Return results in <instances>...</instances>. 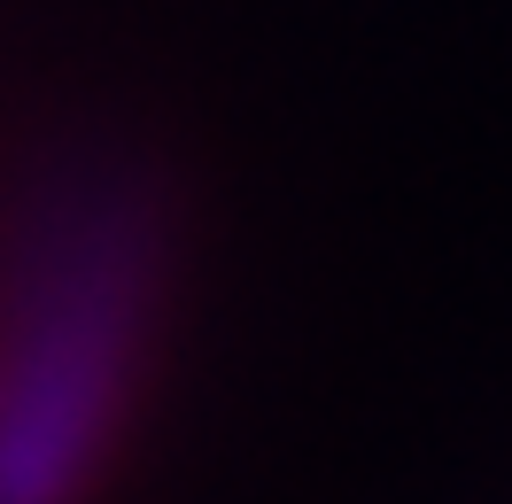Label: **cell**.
<instances>
[{
    "label": "cell",
    "instance_id": "obj_1",
    "mask_svg": "<svg viewBox=\"0 0 512 504\" xmlns=\"http://www.w3.org/2000/svg\"><path fill=\"white\" fill-rule=\"evenodd\" d=\"M179 225L140 163H70L0 233V504H94L156 396Z\"/></svg>",
    "mask_w": 512,
    "mask_h": 504
}]
</instances>
